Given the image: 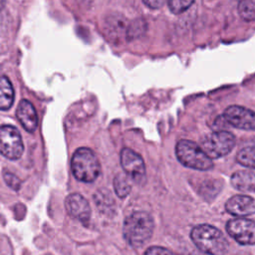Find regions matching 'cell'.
I'll return each mask as SVG.
<instances>
[{
	"mask_svg": "<svg viewBox=\"0 0 255 255\" xmlns=\"http://www.w3.org/2000/svg\"><path fill=\"white\" fill-rule=\"evenodd\" d=\"M153 219L145 211H134L124 222V237L132 247L144 245L152 235Z\"/></svg>",
	"mask_w": 255,
	"mask_h": 255,
	"instance_id": "1",
	"label": "cell"
},
{
	"mask_svg": "<svg viewBox=\"0 0 255 255\" xmlns=\"http://www.w3.org/2000/svg\"><path fill=\"white\" fill-rule=\"evenodd\" d=\"M190 237L194 245L208 255H224L228 250V242L222 232L209 224L193 227Z\"/></svg>",
	"mask_w": 255,
	"mask_h": 255,
	"instance_id": "2",
	"label": "cell"
},
{
	"mask_svg": "<svg viewBox=\"0 0 255 255\" xmlns=\"http://www.w3.org/2000/svg\"><path fill=\"white\" fill-rule=\"evenodd\" d=\"M74 176L83 182L95 181L101 173V164L95 152L88 147L78 148L71 161Z\"/></svg>",
	"mask_w": 255,
	"mask_h": 255,
	"instance_id": "3",
	"label": "cell"
},
{
	"mask_svg": "<svg viewBox=\"0 0 255 255\" xmlns=\"http://www.w3.org/2000/svg\"><path fill=\"white\" fill-rule=\"evenodd\" d=\"M177 159L186 167L197 170H209L213 167L212 159L195 142L181 139L175 146Z\"/></svg>",
	"mask_w": 255,
	"mask_h": 255,
	"instance_id": "4",
	"label": "cell"
},
{
	"mask_svg": "<svg viewBox=\"0 0 255 255\" xmlns=\"http://www.w3.org/2000/svg\"><path fill=\"white\" fill-rule=\"evenodd\" d=\"M235 145V136L226 130L213 131L201 141V148L212 159L228 154Z\"/></svg>",
	"mask_w": 255,
	"mask_h": 255,
	"instance_id": "5",
	"label": "cell"
},
{
	"mask_svg": "<svg viewBox=\"0 0 255 255\" xmlns=\"http://www.w3.org/2000/svg\"><path fill=\"white\" fill-rule=\"evenodd\" d=\"M24 145L21 134L15 127H0V152L7 158L15 160L21 157Z\"/></svg>",
	"mask_w": 255,
	"mask_h": 255,
	"instance_id": "6",
	"label": "cell"
},
{
	"mask_svg": "<svg viewBox=\"0 0 255 255\" xmlns=\"http://www.w3.org/2000/svg\"><path fill=\"white\" fill-rule=\"evenodd\" d=\"M227 233L239 244H255V222L253 220L238 217L228 220L226 224Z\"/></svg>",
	"mask_w": 255,
	"mask_h": 255,
	"instance_id": "7",
	"label": "cell"
},
{
	"mask_svg": "<svg viewBox=\"0 0 255 255\" xmlns=\"http://www.w3.org/2000/svg\"><path fill=\"white\" fill-rule=\"evenodd\" d=\"M221 119L228 126L245 130H255V112L241 107L230 106L228 107Z\"/></svg>",
	"mask_w": 255,
	"mask_h": 255,
	"instance_id": "8",
	"label": "cell"
},
{
	"mask_svg": "<svg viewBox=\"0 0 255 255\" xmlns=\"http://www.w3.org/2000/svg\"><path fill=\"white\" fill-rule=\"evenodd\" d=\"M121 163L128 176L136 183L143 182L145 166L142 157L134 150L125 147L121 152Z\"/></svg>",
	"mask_w": 255,
	"mask_h": 255,
	"instance_id": "9",
	"label": "cell"
},
{
	"mask_svg": "<svg viewBox=\"0 0 255 255\" xmlns=\"http://www.w3.org/2000/svg\"><path fill=\"white\" fill-rule=\"evenodd\" d=\"M65 206L68 214L80 220L83 223H87L91 217V206L88 200L79 193H71L66 197Z\"/></svg>",
	"mask_w": 255,
	"mask_h": 255,
	"instance_id": "10",
	"label": "cell"
},
{
	"mask_svg": "<svg viewBox=\"0 0 255 255\" xmlns=\"http://www.w3.org/2000/svg\"><path fill=\"white\" fill-rule=\"evenodd\" d=\"M226 211L238 217H245L255 213V199L248 195L237 194L225 203Z\"/></svg>",
	"mask_w": 255,
	"mask_h": 255,
	"instance_id": "11",
	"label": "cell"
},
{
	"mask_svg": "<svg viewBox=\"0 0 255 255\" xmlns=\"http://www.w3.org/2000/svg\"><path fill=\"white\" fill-rule=\"evenodd\" d=\"M128 23L126 18L121 15L109 16L105 21V31L107 36L113 42H120L128 36Z\"/></svg>",
	"mask_w": 255,
	"mask_h": 255,
	"instance_id": "12",
	"label": "cell"
},
{
	"mask_svg": "<svg viewBox=\"0 0 255 255\" xmlns=\"http://www.w3.org/2000/svg\"><path fill=\"white\" fill-rule=\"evenodd\" d=\"M16 116L22 127L29 132H33L38 126V117L33 105L27 101L22 100L17 108Z\"/></svg>",
	"mask_w": 255,
	"mask_h": 255,
	"instance_id": "13",
	"label": "cell"
},
{
	"mask_svg": "<svg viewBox=\"0 0 255 255\" xmlns=\"http://www.w3.org/2000/svg\"><path fill=\"white\" fill-rule=\"evenodd\" d=\"M232 186L240 191H255V173L249 170H237L230 178Z\"/></svg>",
	"mask_w": 255,
	"mask_h": 255,
	"instance_id": "14",
	"label": "cell"
},
{
	"mask_svg": "<svg viewBox=\"0 0 255 255\" xmlns=\"http://www.w3.org/2000/svg\"><path fill=\"white\" fill-rule=\"evenodd\" d=\"M14 102V90L6 76H0V110L6 111Z\"/></svg>",
	"mask_w": 255,
	"mask_h": 255,
	"instance_id": "15",
	"label": "cell"
},
{
	"mask_svg": "<svg viewBox=\"0 0 255 255\" xmlns=\"http://www.w3.org/2000/svg\"><path fill=\"white\" fill-rule=\"evenodd\" d=\"M222 188V183L217 179H208L201 183L199 187V194L205 200H212L217 196Z\"/></svg>",
	"mask_w": 255,
	"mask_h": 255,
	"instance_id": "16",
	"label": "cell"
},
{
	"mask_svg": "<svg viewBox=\"0 0 255 255\" xmlns=\"http://www.w3.org/2000/svg\"><path fill=\"white\" fill-rule=\"evenodd\" d=\"M236 159L243 166L255 169V145L241 148L236 155Z\"/></svg>",
	"mask_w": 255,
	"mask_h": 255,
	"instance_id": "17",
	"label": "cell"
},
{
	"mask_svg": "<svg viewBox=\"0 0 255 255\" xmlns=\"http://www.w3.org/2000/svg\"><path fill=\"white\" fill-rule=\"evenodd\" d=\"M114 188L119 197L125 198L131 189L129 180L127 175L119 173L114 179Z\"/></svg>",
	"mask_w": 255,
	"mask_h": 255,
	"instance_id": "18",
	"label": "cell"
},
{
	"mask_svg": "<svg viewBox=\"0 0 255 255\" xmlns=\"http://www.w3.org/2000/svg\"><path fill=\"white\" fill-rule=\"evenodd\" d=\"M238 13L246 21L255 20V0H240L238 3Z\"/></svg>",
	"mask_w": 255,
	"mask_h": 255,
	"instance_id": "19",
	"label": "cell"
},
{
	"mask_svg": "<svg viewBox=\"0 0 255 255\" xmlns=\"http://www.w3.org/2000/svg\"><path fill=\"white\" fill-rule=\"evenodd\" d=\"M170 11L174 14H179L188 9L194 0H167Z\"/></svg>",
	"mask_w": 255,
	"mask_h": 255,
	"instance_id": "20",
	"label": "cell"
},
{
	"mask_svg": "<svg viewBox=\"0 0 255 255\" xmlns=\"http://www.w3.org/2000/svg\"><path fill=\"white\" fill-rule=\"evenodd\" d=\"M144 30H145L144 22L141 20H135L132 23L128 24L127 39L130 40L135 37H138Z\"/></svg>",
	"mask_w": 255,
	"mask_h": 255,
	"instance_id": "21",
	"label": "cell"
},
{
	"mask_svg": "<svg viewBox=\"0 0 255 255\" xmlns=\"http://www.w3.org/2000/svg\"><path fill=\"white\" fill-rule=\"evenodd\" d=\"M144 255H175V254L164 247L151 246L146 249Z\"/></svg>",
	"mask_w": 255,
	"mask_h": 255,
	"instance_id": "22",
	"label": "cell"
},
{
	"mask_svg": "<svg viewBox=\"0 0 255 255\" xmlns=\"http://www.w3.org/2000/svg\"><path fill=\"white\" fill-rule=\"evenodd\" d=\"M4 180L6 181L7 185L10 186L11 188H13L15 190H18L20 188V180L16 175H14L10 172H5L4 173Z\"/></svg>",
	"mask_w": 255,
	"mask_h": 255,
	"instance_id": "23",
	"label": "cell"
},
{
	"mask_svg": "<svg viewBox=\"0 0 255 255\" xmlns=\"http://www.w3.org/2000/svg\"><path fill=\"white\" fill-rule=\"evenodd\" d=\"M142 1L145 4V6H147L150 9H158L166 2V0H142Z\"/></svg>",
	"mask_w": 255,
	"mask_h": 255,
	"instance_id": "24",
	"label": "cell"
},
{
	"mask_svg": "<svg viewBox=\"0 0 255 255\" xmlns=\"http://www.w3.org/2000/svg\"><path fill=\"white\" fill-rule=\"evenodd\" d=\"M6 1H7V0H0V12H1V10L4 8V6H5V4H6Z\"/></svg>",
	"mask_w": 255,
	"mask_h": 255,
	"instance_id": "25",
	"label": "cell"
},
{
	"mask_svg": "<svg viewBox=\"0 0 255 255\" xmlns=\"http://www.w3.org/2000/svg\"><path fill=\"white\" fill-rule=\"evenodd\" d=\"M189 255H202V254H199V253H191V254H189Z\"/></svg>",
	"mask_w": 255,
	"mask_h": 255,
	"instance_id": "26",
	"label": "cell"
}]
</instances>
